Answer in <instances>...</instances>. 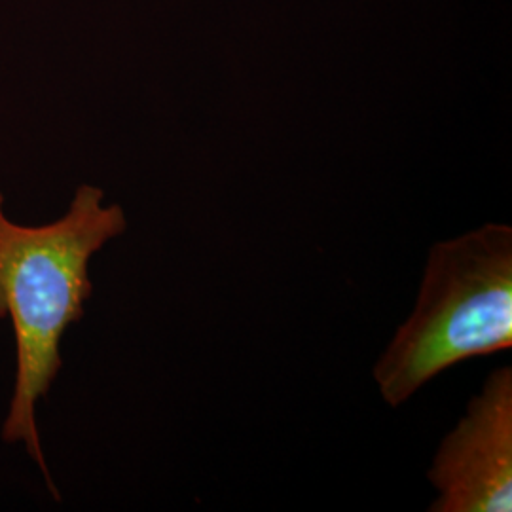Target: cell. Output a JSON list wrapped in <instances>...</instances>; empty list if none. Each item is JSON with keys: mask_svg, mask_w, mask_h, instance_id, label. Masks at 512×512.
<instances>
[{"mask_svg": "<svg viewBox=\"0 0 512 512\" xmlns=\"http://www.w3.org/2000/svg\"><path fill=\"white\" fill-rule=\"evenodd\" d=\"M429 512L512 511V368L499 366L442 439L427 471Z\"/></svg>", "mask_w": 512, "mask_h": 512, "instance_id": "obj_3", "label": "cell"}, {"mask_svg": "<svg viewBox=\"0 0 512 512\" xmlns=\"http://www.w3.org/2000/svg\"><path fill=\"white\" fill-rule=\"evenodd\" d=\"M101 202L99 188L82 186L63 219L27 228L4 217L0 196V319L10 315L18 342L16 391L2 435L25 440L44 473L35 404L61 368L65 330L82 319L92 296V256L128 226L120 205Z\"/></svg>", "mask_w": 512, "mask_h": 512, "instance_id": "obj_1", "label": "cell"}, {"mask_svg": "<svg viewBox=\"0 0 512 512\" xmlns=\"http://www.w3.org/2000/svg\"><path fill=\"white\" fill-rule=\"evenodd\" d=\"M511 348L512 228L488 222L429 249L414 310L372 376L399 408L442 372Z\"/></svg>", "mask_w": 512, "mask_h": 512, "instance_id": "obj_2", "label": "cell"}]
</instances>
